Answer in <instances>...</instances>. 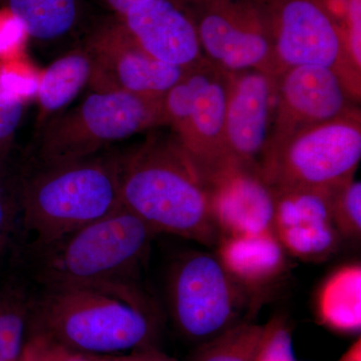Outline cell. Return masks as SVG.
I'll use <instances>...</instances> for the list:
<instances>
[{"label": "cell", "instance_id": "obj_9", "mask_svg": "<svg viewBox=\"0 0 361 361\" xmlns=\"http://www.w3.org/2000/svg\"><path fill=\"white\" fill-rule=\"evenodd\" d=\"M230 73L204 59L164 97L167 127L204 179L228 159L225 116Z\"/></svg>", "mask_w": 361, "mask_h": 361}, {"label": "cell", "instance_id": "obj_8", "mask_svg": "<svg viewBox=\"0 0 361 361\" xmlns=\"http://www.w3.org/2000/svg\"><path fill=\"white\" fill-rule=\"evenodd\" d=\"M279 73L317 66L336 73L360 104L361 70L349 54L341 25L325 0H263Z\"/></svg>", "mask_w": 361, "mask_h": 361}, {"label": "cell", "instance_id": "obj_19", "mask_svg": "<svg viewBox=\"0 0 361 361\" xmlns=\"http://www.w3.org/2000/svg\"><path fill=\"white\" fill-rule=\"evenodd\" d=\"M318 322L339 334H356L361 329V266L337 268L326 278L316 297Z\"/></svg>", "mask_w": 361, "mask_h": 361}, {"label": "cell", "instance_id": "obj_12", "mask_svg": "<svg viewBox=\"0 0 361 361\" xmlns=\"http://www.w3.org/2000/svg\"><path fill=\"white\" fill-rule=\"evenodd\" d=\"M358 104L341 78L329 68L317 66L286 68L276 78V104L267 152L304 130L338 118Z\"/></svg>", "mask_w": 361, "mask_h": 361}, {"label": "cell", "instance_id": "obj_22", "mask_svg": "<svg viewBox=\"0 0 361 361\" xmlns=\"http://www.w3.org/2000/svg\"><path fill=\"white\" fill-rule=\"evenodd\" d=\"M263 329L264 324L239 323L200 344L190 361H253Z\"/></svg>", "mask_w": 361, "mask_h": 361}, {"label": "cell", "instance_id": "obj_32", "mask_svg": "<svg viewBox=\"0 0 361 361\" xmlns=\"http://www.w3.org/2000/svg\"><path fill=\"white\" fill-rule=\"evenodd\" d=\"M172 1H174L176 4L179 6V4H182L183 0H172Z\"/></svg>", "mask_w": 361, "mask_h": 361}, {"label": "cell", "instance_id": "obj_23", "mask_svg": "<svg viewBox=\"0 0 361 361\" xmlns=\"http://www.w3.org/2000/svg\"><path fill=\"white\" fill-rule=\"evenodd\" d=\"M330 211L334 227L341 238L360 239L361 183L355 179L332 190Z\"/></svg>", "mask_w": 361, "mask_h": 361}, {"label": "cell", "instance_id": "obj_24", "mask_svg": "<svg viewBox=\"0 0 361 361\" xmlns=\"http://www.w3.org/2000/svg\"><path fill=\"white\" fill-rule=\"evenodd\" d=\"M253 361H296L291 329L283 316H274L264 324Z\"/></svg>", "mask_w": 361, "mask_h": 361}, {"label": "cell", "instance_id": "obj_26", "mask_svg": "<svg viewBox=\"0 0 361 361\" xmlns=\"http://www.w3.org/2000/svg\"><path fill=\"white\" fill-rule=\"evenodd\" d=\"M20 212V179L8 180L0 164V253L11 242Z\"/></svg>", "mask_w": 361, "mask_h": 361}, {"label": "cell", "instance_id": "obj_31", "mask_svg": "<svg viewBox=\"0 0 361 361\" xmlns=\"http://www.w3.org/2000/svg\"><path fill=\"white\" fill-rule=\"evenodd\" d=\"M20 361H39L37 360V358L35 357L32 355V353H30V350H28L27 348H26V346H25V349H23V355H21V358Z\"/></svg>", "mask_w": 361, "mask_h": 361}, {"label": "cell", "instance_id": "obj_18", "mask_svg": "<svg viewBox=\"0 0 361 361\" xmlns=\"http://www.w3.org/2000/svg\"><path fill=\"white\" fill-rule=\"evenodd\" d=\"M92 71V59L82 44L56 59L44 71L37 90V130L89 85Z\"/></svg>", "mask_w": 361, "mask_h": 361}, {"label": "cell", "instance_id": "obj_29", "mask_svg": "<svg viewBox=\"0 0 361 361\" xmlns=\"http://www.w3.org/2000/svg\"><path fill=\"white\" fill-rule=\"evenodd\" d=\"M106 9L115 13L116 18H123L128 11L142 0H97Z\"/></svg>", "mask_w": 361, "mask_h": 361}, {"label": "cell", "instance_id": "obj_30", "mask_svg": "<svg viewBox=\"0 0 361 361\" xmlns=\"http://www.w3.org/2000/svg\"><path fill=\"white\" fill-rule=\"evenodd\" d=\"M339 361H361L360 337L342 355Z\"/></svg>", "mask_w": 361, "mask_h": 361}, {"label": "cell", "instance_id": "obj_7", "mask_svg": "<svg viewBox=\"0 0 361 361\" xmlns=\"http://www.w3.org/2000/svg\"><path fill=\"white\" fill-rule=\"evenodd\" d=\"M171 317L180 336L204 343L245 319L250 292L240 286L213 254L190 251L168 275Z\"/></svg>", "mask_w": 361, "mask_h": 361}, {"label": "cell", "instance_id": "obj_2", "mask_svg": "<svg viewBox=\"0 0 361 361\" xmlns=\"http://www.w3.org/2000/svg\"><path fill=\"white\" fill-rule=\"evenodd\" d=\"M121 199L157 234L217 244L206 180L172 135H151L122 156Z\"/></svg>", "mask_w": 361, "mask_h": 361}, {"label": "cell", "instance_id": "obj_16", "mask_svg": "<svg viewBox=\"0 0 361 361\" xmlns=\"http://www.w3.org/2000/svg\"><path fill=\"white\" fill-rule=\"evenodd\" d=\"M121 20L135 42L161 63L190 68L205 59L193 18L172 0H142Z\"/></svg>", "mask_w": 361, "mask_h": 361}, {"label": "cell", "instance_id": "obj_13", "mask_svg": "<svg viewBox=\"0 0 361 361\" xmlns=\"http://www.w3.org/2000/svg\"><path fill=\"white\" fill-rule=\"evenodd\" d=\"M276 78L262 71L230 73L225 116V148L228 158L258 168L269 146Z\"/></svg>", "mask_w": 361, "mask_h": 361}, {"label": "cell", "instance_id": "obj_15", "mask_svg": "<svg viewBox=\"0 0 361 361\" xmlns=\"http://www.w3.org/2000/svg\"><path fill=\"white\" fill-rule=\"evenodd\" d=\"M272 190V231L287 255L306 262H322L331 257L342 239L332 221L331 191L303 188Z\"/></svg>", "mask_w": 361, "mask_h": 361}, {"label": "cell", "instance_id": "obj_10", "mask_svg": "<svg viewBox=\"0 0 361 361\" xmlns=\"http://www.w3.org/2000/svg\"><path fill=\"white\" fill-rule=\"evenodd\" d=\"M190 16L204 56L214 66L229 73L257 70L279 75L263 0H209Z\"/></svg>", "mask_w": 361, "mask_h": 361}, {"label": "cell", "instance_id": "obj_11", "mask_svg": "<svg viewBox=\"0 0 361 361\" xmlns=\"http://www.w3.org/2000/svg\"><path fill=\"white\" fill-rule=\"evenodd\" d=\"M82 45L92 59V92L164 97L188 70L153 58L116 16L96 26Z\"/></svg>", "mask_w": 361, "mask_h": 361}, {"label": "cell", "instance_id": "obj_14", "mask_svg": "<svg viewBox=\"0 0 361 361\" xmlns=\"http://www.w3.org/2000/svg\"><path fill=\"white\" fill-rule=\"evenodd\" d=\"M205 180L219 236L272 231L274 193L258 168L228 158Z\"/></svg>", "mask_w": 361, "mask_h": 361}, {"label": "cell", "instance_id": "obj_5", "mask_svg": "<svg viewBox=\"0 0 361 361\" xmlns=\"http://www.w3.org/2000/svg\"><path fill=\"white\" fill-rule=\"evenodd\" d=\"M167 127L164 97L92 92L75 108L52 116L39 132V165L99 155L111 144Z\"/></svg>", "mask_w": 361, "mask_h": 361}, {"label": "cell", "instance_id": "obj_3", "mask_svg": "<svg viewBox=\"0 0 361 361\" xmlns=\"http://www.w3.org/2000/svg\"><path fill=\"white\" fill-rule=\"evenodd\" d=\"M122 156L99 154L39 165L20 178V220L32 248L51 244L122 208Z\"/></svg>", "mask_w": 361, "mask_h": 361}, {"label": "cell", "instance_id": "obj_21", "mask_svg": "<svg viewBox=\"0 0 361 361\" xmlns=\"http://www.w3.org/2000/svg\"><path fill=\"white\" fill-rule=\"evenodd\" d=\"M30 325V297L18 288L0 291V361L20 360Z\"/></svg>", "mask_w": 361, "mask_h": 361}, {"label": "cell", "instance_id": "obj_28", "mask_svg": "<svg viewBox=\"0 0 361 361\" xmlns=\"http://www.w3.org/2000/svg\"><path fill=\"white\" fill-rule=\"evenodd\" d=\"M94 361H178L155 348L111 355H90Z\"/></svg>", "mask_w": 361, "mask_h": 361}, {"label": "cell", "instance_id": "obj_20", "mask_svg": "<svg viewBox=\"0 0 361 361\" xmlns=\"http://www.w3.org/2000/svg\"><path fill=\"white\" fill-rule=\"evenodd\" d=\"M26 35L39 44L70 37L82 20L80 0H2Z\"/></svg>", "mask_w": 361, "mask_h": 361}, {"label": "cell", "instance_id": "obj_4", "mask_svg": "<svg viewBox=\"0 0 361 361\" xmlns=\"http://www.w3.org/2000/svg\"><path fill=\"white\" fill-rule=\"evenodd\" d=\"M30 331L87 355L155 348L159 316L99 292L42 287L30 300Z\"/></svg>", "mask_w": 361, "mask_h": 361}, {"label": "cell", "instance_id": "obj_27", "mask_svg": "<svg viewBox=\"0 0 361 361\" xmlns=\"http://www.w3.org/2000/svg\"><path fill=\"white\" fill-rule=\"evenodd\" d=\"M25 346L39 361H94L90 355L35 332L30 331Z\"/></svg>", "mask_w": 361, "mask_h": 361}, {"label": "cell", "instance_id": "obj_25", "mask_svg": "<svg viewBox=\"0 0 361 361\" xmlns=\"http://www.w3.org/2000/svg\"><path fill=\"white\" fill-rule=\"evenodd\" d=\"M27 96L0 82V164L25 115Z\"/></svg>", "mask_w": 361, "mask_h": 361}, {"label": "cell", "instance_id": "obj_17", "mask_svg": "<svg viewBox=\"0 0 361 361\" xmlns=\"http://www.w3.org/2000/svg\"><path fill=\"white\" fill-rule=\"evenodd\" d=\"M216 257L230 275L253 295L286 272L287 253L273 231L219 236Z\"/></svg>", "mask_w": 361, "mask_h": 361}, {"label": "cell", "instance_id": "obj_1", "mask_svg": "<svg viewBox=\"0 0 361 361\" xmlns=\"http://www.w3.org/2000/svg\"><path fill=\"white\" fill-rule=\"evenodd\" d=\"M157 235L122 207L51 244L32 248L35 280L42 287L99 292L159 316L142 286V273Z\"/></svg>", "mask_w": 361, "mask_h": 361}, {"label": "cell", "instance_id": "obj_6", "mask_svg": "<svg viewBox=\"0 0 361 361\" xmlns=\"http://www.w3.org/2000/svg\"><path fill=\"white\" fill-rule=\"evenodd\" d=\"M361 159V111L298 133L267 152L260 171L273 189L332 191L355 179Z\"/></svg>", "mask_w": 361, "mask_h": 361}]
</instances>
